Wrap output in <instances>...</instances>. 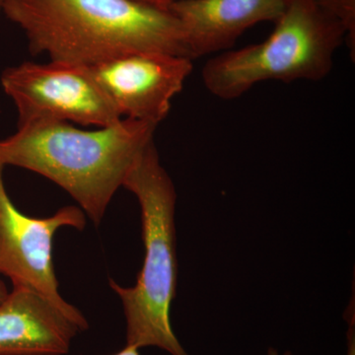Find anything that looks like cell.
Returning a JSON list of instances; mask_svg holds the SVG:
<instances>
[{
  "instance_id": "cell-13",
  "label": "cell",
  "mask_w": 355,
  "mask_h": 355,
  "mask_svg": "<svg viewBox=\"0 0 355 355\" xmlns=\"http://www.w3.org/2000/svg\"><path fill=\"white\" fill-rule=\"evenodd\" d=\"M113 355H140V354L139 349L137 347L125 345V347L121 352H116V354Z\"/></svg>"
},
{
  "instance_id": "cell-4",
  "label": "cell",
  "mask_w": 355,
  "mask_h": 355,
  "mask_svg": "<svg viewBox=\"0 0 355 355\" xmlns=\"http://www.w3.org/2000/svg\"><path fill=\"white\" fill-rule=\"evenodd\" d=\"M273 24L261 43L223 51L205 64L202 81L212 95L232 100L263 81H320L330 74L345 32L318 0H291Z\"/></svg>"
},
{
  "instance_id": "cell-6",
  "label": "cell",
  "mask_w": 355,
  "mask_h": 355,
  "mask_svg": "<svg viewBox=\"0 0 355 355\" xmlns=\"http://www.w3.org/2000/svg\"><path fill=\"white\" fill-rule=\"evenodd\" d=\"M3 170L0 165V273L11 279L13 287L32 289L65 312L83 316L58 291L53 241L60 228L83 230L85 214L80 207L69 205L46 218L25 216L7 193Z\"/></svg>"
},
{
  "instance_id": "cell-1",
  "label": "cell",
  "mask_w": 355,
  "mask_h": 355,
  "mask_svg": "<svg viewBox=\"0 0 355 355\" xmlns=\"http://www.w3.org/2000/svg\"><path fill=\"white\" fill-rule=\"evenodd\" d=\"M1 13L51 62L93 67L147 51L189 58L174 14L133 0H4Z\"/></svg>"
},
{
  "instance_id": "cell-14",
  "label": "cell",
  "mask_w": 355,
  "mask_h": 355,
  "mask_svg": "<svg viewBox=\"0 0 355 355\" xmlns=\"http://www.w3.org/2000/svg\"><path fill=\"white\" fill-rule=\"evenodd\" d=\"M9 292L7 291V288L6 284L0 280V303L6 298V296L8 295Z\"/></svg>"
},
{
  "instance_id": "cell-15",
  "label": "cell",
  "mask_w": 355,
  "mask_h": 355,
  "mask_svg": "<svg viewBox=\"0 0 355 355\" xmlns=\"http://www.w3.org/2000/svg\"><path fill=\"white\" fill-rule=\"evenodd\" d=\"M266 355H293L292 354L291 352H289V350H286V352H282V354H280L279 350L277 349H275V347H270V349H268V352H266Z\"/></svg>"
},
{
  "instance_id": "cell-2",
  "label": "cell",
  "mask_w": 355,
  "mask_h": 355,
  "mask_svg": "<svg viewBox=\"0 0 355 355\" xmlns=\"http://www.w3.org/2000/svg\"><path fill=\"white\" fill-rule=\"evenodd\" d=\"M156 128L125 118L91 130L64 121L28 123L0 139V165L51 180L98 226L133 163L153 141Z\"/></svg>"
},
{
  "instance_id": "cell-16",
  "label": "cell",
  "mask_w": 355,
  "mask_h": 355,
  "mask_svg": "<svg viewBox=\"0 0 355 355\" xmlns=\"http://www.w3.org/2000/svg\"><path fill=\"white\" fill-rule=\"evenodd\" d=\"M4 0H0V13H1L2 6H3Z\"/></svg>"
},
{
  "instance_id": "cell-8",
  "label": "cell",
  "mask_w": 355,
  "mask_h": 355,
  "mask_svg": "<svg viewBox=\"0 0 355 355\" xmlns=\"http://www.w3.org/2000/svg\"><path fill=\"white\" fill-rule=\"evenodd\" d=\"M88 328L85 317L65 312L32 289L13 287L0 303V355H65Z\"/></svg>"
},
{
  "instance_id": "cell-5",
  "label": "cell",
  "mask_w": 355,
  "mask_h": 355,
  "mask_svg": "<svg viewBox=\"0 0 355 355\" xmlns=\"http://www.w3.org/2000/svg\"><path fill=\"white\" fill-rule=\"evenodd\" d=\"M0 81L17 110L18 127L64 121L106 128L123 119L89 67L26 62L4 70Z\"/></svg>"
},
{
  "instance_id": "cell-10",
  "label": "cell",
  "mask_w": 355,
  "mask_h": 355,
  "mask_svg": "<svg viewBox=\"0 0 355 355\" xmlns=\"http://www.w3.org/2000/svg\"><path fill=\"white\" fill-rule=\"evenodd\" d=\"M324 10L333 16L345 32V43L354 62L355 0H318Z\"/></svg>"
},
{
  "instance_id": "cell-3",
  "label": "cell",
  "mask_w": 355,
  "mask_h": 355,
  "mask_svg": "<svg viewBox=\"0 0 355 355\" xmlns=\"http://www.w3.org/2000/svg\"><path fill=\"white\" fill-rule=\"evenodd\" d=\"M123 187L139 200L141 210L144 260L137 284L123 287L110 279L120 297L127 326V345L154 347L171 355H190L179 342L171 323L177 292V193L161 164L154 140L140 153Z\"/></svg>"
},
{
  "instance_id": "cell-7",
  "label": "cell",
  "mask_w": 355,
  "mask_h": 355,
  "mask_svg": "<svg viewBox=\"0 0 355 355\" xmlns=\"http://www.w3.org/2000/svg\"><path fill=\"white\" fill-rule=\"evenodd\" d=\"M90 67L121 118L158 125L193 71V60L167 53H133Z\"/></svg>"
},
{
  "instance_id": "cell-11",
  "label": "cell",
  "mask_w": 355,
  "mask_h": 355,
  "mask_svg": "<svg viewBox=\"0 0 355 355\" xmlns=\"http://www.w3.org/2000/svg\"><path fill=\"white\" fill-rule=\"evenodd\" d=\"M345 319H347V324H349V329H347V355H355V315H354V305L352 306V309L350 306L347 307V312L345 314Z\"/></svg>"
},
{
  "instance_id": "cell-9",
  "label": "cell",
  "mask_w": 355,
  "mask_h": 355,
  "mask_svg": "<svg viewBox=\"0 0 355 355\" xmlns=\"http://www.w3.org/2000/svg\"><path fill=\"white\" fill-rule=\"evenodd\" d=\"M291 0H175L189 58L230 50L250 28L279 19Z\"/></svg>"
},
{
  "instance_id": "cell-12",
  "label": "cell",
  "mask_w": 355,
  "mask_h": 355,
  "mask_svg": "<svg viewBox=\"0 0 355 355\" xmlns=\"http://www.w3.org/2000/svg\"><path fill=\"white\" fill-rule=\"evenodd\" d=\"M133 1L146 4V6L157 7V8L168 9L175 0H133Z\"/></svg>"
}]
</instances>
